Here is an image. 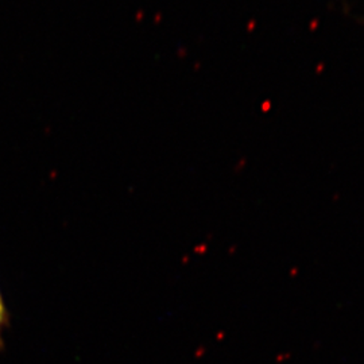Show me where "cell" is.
<instances>
[{"label":"cell","mask_w":364,"mask_h":364,"mask_svg":"<svg viewBox=\"0 0 364 364\" xmlns=\"http://www.w3.org/2000/svg\"><path fill=\"white\" fill-rule=\"evenodd\" d=\"M9 326V312L3 296L0 293V350L4 348V331Z\"/></svg>","instance_id":"1"}]
</instances>
